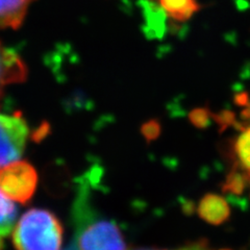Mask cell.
Returning <instances> with one entry per match:
<instances>
[{"label": "cell", "mask_w": 250, "mask_h": 250, "mask_svg": "<svg viewBox=\"0 0 250 250\" xmlns=\"http://www.w3.org/2000/svg\"><path fill=\"white\" fill-rule=\"evenodd\" d=\"M231 159L239 176H233L232 183L229 184L234 189L242 187V181L250 182V121L242 123L238 135L234 137L231 146Z\"/></svg>", "instance_id": "obj_5"}, {"label": "cell", "mask_w": 250, "mask_h": 250, "mask_svg": "<svg viewBox=\"0 0 250 250\" xmlns=\"http://www.w3.org/2000/svg\"><path fill=\"white\" fill-rule=\"evenodd\" d=\"M34 0H0V29H17Z\"/></svg>", "instance_id": "obj_7"}, {"label": "cell", "mask_w": 250, "mask_h": 250, "mask_svg": "<svg viewBox=\"0 0 250 250\" xmlns=\"http://www.w3.org/2000/svg\"><path fill=\"white\" fill-rule=\"evenodd\" d=\"M65 250H80V249H78V247L76 245V242H75V243H72L71 245H70L68 248H66Z\"/></svg>", "instance_id": "obj_12"}, {"label": "cell", "mask_w": 250, "mask_h": 250, "mask_svg": "<svg viewBox=\"0 0 250 250\" xmlns=\"http://www.w3.org/2000/svg\"><path fill=\"white\" fill-rule=\"evenodd\" d=\"M198 213L203 220L218 225L229 218V208L224 198L218 195L209 194L200 200Z\"/></svg>", "instance_id": "obj_8"}, {"label": "cell", "mask_w": 250, "mask_h": 250, "mask_svg": "<svg viewBox=\"0 0 250 250\" xmlns=\"http://www.w3.org/2000/svg\"><path fill=\"white\" fill-rule=\"evenodd\" d=\"M160 2L170 17L177 21L188 20L199 9L195 0H160Z\"/></svg>", "instance_id": "obj_10"}, {"label": "cell", "mask_w": 250, "mask_h": 250, "mask_svg": "<svg viewBox=\"0 0 250 250\" xmlns=\"http://www.w3.org/2000/svg\"><path fill=\"white\" fill-rule=\"evenodd\" d=\"M37 184V172L26 162L17 161L0 168V191L13 201L27 202L33 197Z\"/></svg>", "instance_id": "obj_3"}, {"label": "cell", "mask_w": 250, "mask_h": 250, "mask_svg": "<svg viewBox=\"0 0 250 250\" xmlns=\"http://www.w3.org/2000/svg\"><path fill=\"white\" fill-rule=\"evenodd\" d=\"M26 74L24 62L14 50L0 42V96L9 84L24 82Z\"/></svg>", "instance_id": "obj_6"}, {"label": "cell", "mask_w": 250, "mask_h": 250, "mask_svg": "<svg viewBox=\"0 0 250 250\" xmlns=\"http://www.w3.org/2000/svg\"><path fill=\"white\" fill-rule=\"evenodd\" d=\"M76 237L80 250H126L118 226L105 219L93 217L85 194L75 203Z\"/></svg>", "instance_id": "obj_2"}, {"label": "cell", "mask_w": 250, "mask_h": 250, "mask_svg": "<svg viewBox=\"0 0 250 250\" xmlns=\"http://www.w3.org/2000/svg\"><path fill=\"white\" fill-rule=\"evenodd\" d=\"M141 250H145V249H141ZM152 250V249H150ZM176 250H210L209 247L208 246L207 243H203V242H199V243H194L192 245L186 246L181 249H176Z\"/></svg>", "instance_id": "obj_11"}, {"label": "cell", "mask_w": 250, "mask_h": 250, "mask_svg": "<svg viewBox=\"0 0 250 250\" xmlns=\"http://www.w3.org/2000/svg\"><path fill=\"white\" fill-rule=\"evenodd\" d=\"M13 241L17 250H61L62 224L49 210L29 209L16 225Z\"/></svg>", "instance_id": "obj_1"}, {"label": "cell", "mask_w": 250, "mask_h": 250, "mask_svg": "<svg viewBox=\"0 0 250 250\" xmlns=\"http://www.w3.org/2000/svg\"><path fill=\"white\" fill-rule=\"evenodd\" d=\"M28 135L27 123L21 115L0 113V168L20 160Z\"/></svg>", "instance_id": "obj_4"}, {"label": "cell", "mask_w": 250, "mask_h": 250, "mask_svg": "<svg viewBox=\"0 0 250 250\" xmlns=\"http://www.w3.org/2000/svg\"><path fill=\"white\" fill-rule=\"evenodd\" d=\"M18 209L12 199L0 191V250H3L5 239L13 230Z\"/></svg>", "instance_id": "obj_9"}]
</instances>
